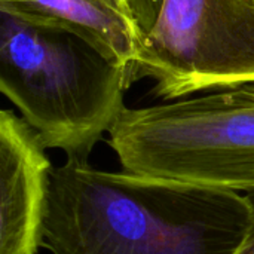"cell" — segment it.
<instances>
[{
  "label": "cell",
  "mask_w": 254,
  "mask_h": 254,
  "mask_svg": "<svg viewBox=\"0 0 254 254\" xmlns=\"http://www.w3.org/2000/svg\"><path fill=\"white\" fill-rule=\"evenodd\" d=\"M252 222L246 193L67 159L51 173L43 247L52 254H238Z\"/></svg>",
  "instance_id": "1"
},
{
  "label": "cell",
  "mask_w": 254,
  "mask_h": 254,
  "mask_svg": "<svg viewBox=\"0 0 254 254\" xmlns=\"http://www.w3.org/2000/svg\"><path fill=\"white\" fill-rule=\"evenodd\" d=\"M128 88L125 68L76 34L0 12V91L46 149L88 161Z\"/></svg>",
  "instance_id": "2"
},
{
  "label": "cell",
  "mask_w": 254,
  "mask_h": 254,
  "mask_svg": "<svg viewBox=\"0 0 254 254\" xmlns=\"http://www.w3.org/2000/svg\"><path fill=\"white\" fill-rule=\"evenodd\" d=\"M122 170L254 192V94L249 86L125 107L109 131Z\"/></svg>",
  "instance_id": "3"
},
{
  "label": "cell",
  "mask_w": 254,
  "mask_h": 254,
  "mask_svg": "<svg viewBox=\"0 0 254 254\" xmlns=\"http://www.w3.org/2000/svg\"><path fill=\"white\" fill-rule=\"evenodd\" d=\"M167 101L254 83V0H162L131 85Z\"/></svg>",
  "instance_id": "4"
},
{
  "label": "cell",
  "mask_w": 254,
  "mask_h": 254,
  "mask_svg": "<svg viewBox=\"0 0 254 254\" xmlns=\"http://www.w3.org/2000/svg\"><path fill=\"white\" fill-rule=\"evenodd\" d=\"M52 164L39 134L13 110L0 113V254L43 247Z\"/></svg>",
  "instance_id": "5"
},
{
  "label": "cell",
  "mask_w": 254,
  "mask_h": 254,
  "mask_svg": "<svg viewBox=\"0 0 254 254\" xmlns=\"http://www.w3.org/2000/svg\"><path fill=\"white\" fill-rule=\"evenodd\" d=\"M0 12L76 34L122 65L131 86L143 33L118 0H0Z\"/></svg>",
  "instance_id": "6"
},
{
  "label": "cell",
  "mask_w": 254,
  "mask_h": 254,
  "mask_svg": "<svg viewBox=\"0 0 254 254\" xmlns=\"http://www.w3.org/2000/svg\"><path fill=\"white\" fill-rule=\"evenodd\" d=\"M161 4H162V0H129V7H131L132 16H134L140 31L143 33V39L152 28V25L159 13Z\"/></svg>",
  "instance_id": "7"
},
{
  "label": "cell",
  "mask_w": 254,
  "mask_h": 254,
  "mask_svg": "<svg viewBox=\"0 0 254 254\" xmlns=\"http://www.w3.org/2000/svg\"><path fill=\"white\" fill-rule=\"evenodd\" d=\"M246 195L250 199V204H252V208H253V222H252V229H250L249 238H247L244 247L241 249V252L238 254H254V192H249Z\"/></svg>",
  "instance_id": "8"
},
{
  "label": "cell",
  "mask_w": 254,
  "mask_h": 254,
  "mask_svg": "<svg viewBox=\"0 0 254 254\" xmlns=\"http://www.w3.org/2000/svg\"><path fill=\"white\" fill-rule=\"evenodd\" d=\"M118 1H119V3H121V6H122V7H124V9H125L131 16H132L131 7H129V0H118ZM132 18H134V16H132ZM134 21H135V19H134Z\"/></svg>",
  "instance_id": "9"
},
{
  "label": "cell",
  "mask_w": 254,
  "mask_h": 254,
  "mask_svg": "<svg viewBox=\"0 0 254 254\" xmlns=\"http://www.w3.org/2000/svg\"><path fill=\"white\" fill-rule=\"evenodd\" d=\"M247 86H249V89L254 94V83H250V85H247Z\"/></svg>",
  "instance_id": "10"
}]
</instances>
